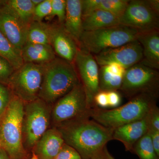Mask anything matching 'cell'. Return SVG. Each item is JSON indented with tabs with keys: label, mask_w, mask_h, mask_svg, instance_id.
<instances>
[{
	"label": "cell",
	"mask_w": 159,
	"mask_h": 159,
	"mask_svg": "<svg viewBox=\"0 0 159 159\" xmlns=\"http://www.w3.org/2000/svg\"><path fill=\"white\" fill-rule=\"evenodd\" d=\"M91 159H116L107 150V146L96 153Z\"/></svg>",
	"instance_id": "cell-37"
},
{
	"label": "cell",
	"mask_w": 159,
	"mask_h": 159,
	"mask_svg": "<svg viewBox=\"0 0 159 159\" xmlns=\"http://www.w3.org/2000/svg\"><path fill=\"white\" fill-rule=\"evenodd\" d=\"M119 23L139 33L159 30V13L151 8L147 1H129L124 13L119 17Z\"/></svg>",
	"instance_id": "cell-10"
},
{
	"label": "cell",
	"mask_w": 159,
	"mask_h": 159,
	"mask_svg": "<svg viewBox=\"0 0 159 159\" xmlns=\"http://www.w3.org/2000/svg\"><path fill=\"white\" fill-rule=\"evenodd\" d=\"M50 113L46 102L39 98L25 107L23 132L28 146H34L48 130Z\"/></svg>",
	"instance_id": "cell-9"
},
{
	"label": "cell",
	"mask_w": 159,
	"mask_h": 159,
	"mask_svg": "<svg viewBox=\"0 0 159 159\" xmlns=\"http://www.w3.org/2000/svg\"><path fill=\"white\" fill-rule=\"evenodd\" d=\"M148 115L140 120L114 129L112 140L122 142L126 151L132 152L134 144L148 133L149 126Z\"/></svg>",
	"instance_id": "cell-15"
},
{
	"label": "cell",
	"mask_w": 159,
	"mask_h": 159,
	"mask_svg": "<svg viewBox=\"0 0 159 159\" xmlns=\"http://www.w3.org/2000/svg\"><path fill=\"white\" fill-rule=\"evenodd\" d=\"M120 25L119 18L108 11L97 9L82 16L84 31H92Z\"/></svg>",
	"instance_id": "cell-20"
},
{
	"label": "cell",
	"mask_w": 159,
	"mask_h": 159,
	"mask_svg": "<svg viewBox=\"0 0 159 159\" xmlns=\"http://www.w3.org/2000/svg\"><path fill=\"white\" fill-rule=\"evenodd\" d=\"M6 2L26 25H29L33 21L35 6L31 0H8Z\"/></svg>",
	"instance_id": "cell-24"
},
{
	"label": "cell",
	"mask_w": 159,
	"mask_h": 159,
	"mask_svg": "<svg viewBox=\"0 0 159 159\" xmlns=\"http://www.w3.org/2000/svg\"><path fill=\"white\" fill-rule=\"evenodd\" d=\"M106 66L110 72L116 75H124L126 70L122 66L117 64H111L110 65Z\"/></svg>",
	"instance_id": "cell-36"
},
{
	"label": "cell",
	"mask_w": 159,
	"mask_h": 159,
	"mask_svg": "<svg viewBox=\"0 0 159 159\" xmlns=\"http://www.w3.org/2000/svg\"><path fill=\"white\" fill-rule=\"evenodd\" d=\"M93 103L94 106L103 109L108 108L109 103L107 92L99 91L94 97Z\"/></svg>",
	"instance_id": "cell-33"
},
{
	"label": "cell",
	"mask_w": 159,
	"mask_h": 159,
	"mask_svg": "<svg viewBox=\"0 0 159 159\" xmlns=\"http://www.w3.org/2000/svg\"><path fill=\"white\" fill-rule=\"evenodd\" d=\"M159 88L157 71L139 63L125 70L119 90L130 99L143 93L158 96Z\"/></svg>",
	"instance_id": "cell-7"
},
{
	"label": "cell",
	"mask_w": 159,
	"mask_h": 159,
	"mask_svg": "<svg viewBox=\"0 0 159 159\" xmlns=\"http://www.w3.org/2000/svg\"><path fill=\"white\" fill-rule=\"evenodd\" d=\"M0 56L7 59L15 70L24 64L20 51L13 47L0 31Z\"/></svg>",
	"instance_id": "cell-22"
},
{
	"label": "cell",
	"mask_w": 159,
	"mask_h": 159,
	"mask_svg": "<svg viewBox=\"0 0 159 159\" xmlns=\"http://www.w3.org/2000/svg\"><path fill=\"white\" fill-rule=\"evenodd\" d=\"M43 66V80L39 98L46 102L57 101L80 82L73 63L56 57Z\"/></svg>",
	"instance_id": "cell-3"
},
{
	"label": "cell",
	"mask_w": 159,
	"mask_h": 159,
	"mask_svg": "<svg viewBox=\"0 0 159 159\" xmlns=\"http://www.w3.org/2000/svg\"><path fill=\"white\" fill-rule=\"evenodd\" d=\"M10 158L7 152L0 147V159H10Z\"/></svg>",
	"instance_id": "cell-39"
},
{
	"label": "cell",
	"mask_w": 159,
	"mask_h": 159,
	"mask_svg": "<svg viewBox=\"0 0 159 159\" xmlns=\"http://www.w3.org/2000/svg\"><path fill=\"white\" fill-rule=\"evenodd\" d=\"M139 32L119 25L92 31H84L79 42V48L91 54H98L106 49L113 48L137 40Z\"/></svg>",
	"instance_id": "cell-5"
},
{
	"label": "cell",
	"mask_w": 159,
	"mask_h": 159,
	"mask_svg": "<svg viewBox=\"0 0 159 159\" xmlns=\"http://www.w3.org/2000/svg\"><path fill=\"white\" fill-rule=\"evenodd\" d=\"M31 159H39V158L37 155L35 153H33V155H32V157L31 158Z\"/></svg>",
	"instance_id": "cell-41"
},
{
	"label": "cell",
	"mask_w": 159,
	"mask_h": 159,
	"mask_svg": "<svg viewBox=\"0 0 159 159\" xmlns=\"http://www.w3.org/2000/svg\"><path fill=\"white\" fill-rule=\"evenodd\" d=\"M64 144L62 135L57 129H48L35 144L36 154L39 159H54Z\"/></svg>",
	"instance_id": "cell-17"
},
{
	"label": "cell",
	"mask_w": 159,
	"mask_h": 159,
	"mask_svg": "<svg viewBox=\"0 0 159 159\" xmlns=\"http://www.w3.org/2000/svg\"><path fill=\"white\" fill-rule=\"evenodd\" d=\"M137 40L142 48L141 63L155 70L159 69V30L139 33Z\"/></svg>",
	"instance_id": "cell-16"
},
{
	"label": "cell",
	"mask_w": 159,
	"mask_h": 159,
	"mask_svg": "<svg viewBox=\"0 0 159 159\" xmlns=\"http://www.w3.org/2000/svg\"><path fill=\"white\" fill-rule=\"evenodd\" d=\"M74 62L85 90L89 105L92 108L94 106V97L99 91L98 64L92 54L80 48Z\"/></svg>",
	"instance_id": "cell-12"
},
{
	"label": "cell",
	"mask_w": 159,
	"mask_h": 159,
	"mask_svg": "<svg viewBox=\"0 0 159 159\" xmlns=\"http://www.w3.org/2000/svg\"><path fill=\"white\" fill-rule=\"evenodd\" d=\"M147 2L151 8L159 13V1L158 0H147Z\"/></svg>",
	"instance_id": "cell-38"
},
{
	"label": "cell",
	"mask_w": 159,
	"mask_h": 159,
	"mask_svg": "<svg viewBox=\"0 0 159 159\" xmlns=\"http://www.w3.org/2000/svg\"><path fill=\"white\" fill-rule=\"evenodd\" d=\"M43 0H31V2L33 3L34 6H36L38 5H39L42 2Z\"/></svg>",
	"instance_id": "cell-40"
},
{
	"label": "cell",
	"mask_w": 159,
	"mask_h": 159,
	"mask_svg": "<svg viewBox=\"0 0 159 159\" xmlns=\"http://www.w3.org/2000/svg\"><path fill=\"white\" fill-rule=\"evenodd\" d=\"M51 25L32 21L29 25L27 43L50 45Z\"/></svg>",
	"instance_id": "cell-21"
},
{
	"label": "cell",
	"mask_w": 159,
	"mask_h": 159,
	"mask_svg": "<svg viewBox=\"0 0 159 159\" xmlns=\"http://www.w3.org/2000/svg\"><path fill=\"white\" fill-rule=\"evenodd\" d=\"M11 93L8 86L0 84V118L9 105L11 98Z\"/></svg>",
	"instance_id": "cell-30"
},
{
	"label": "cell",
	"mask_w": 159,
	"mask_h": 159,
	"mask_svg": "<svg viewBox=\"0 0 159 159\" xmlns=\"http://www.w3.org/2000/svg\"><path fill=\"white\" fill-rule=\"evenodd\" d=\"M132 153L136 154L140 159H159L148 133L134 144Z\"/></svg>",
	"instance_id": "cell-25"
},
{
	"label": "cell",
	"mask_w": 159,
	"mask_h": 159,
	"mask_svg": "<svg viewBox=\"0 0 159 159\" xmlns=\"http://www.w3.org/2000/svg\"><path fill=\"white\" fill-rule=\"evenodd\" d=\"M148 133L150 135L154 148L157 155L159 157V131L148 130Z\"/></svg>",
	"instance_id": "cell-35"
},
{
	"label": "cell",
	"mask_w": 159,
	"mask_h": 159,
	"mask_svg": "<svg viewBox=\"0 0 159 159\" xmlns=\"http://www.w3.org/2000/svg\"><path fill=\"white\" fill-rule=\"evenodd\" d=\"M54 159H82L79 153L73 147L65 143Z\"/></svg>",
	"instance_id": "cell-31"
},
{
	"label": "cell",
	"mask_w": 159,
	"mask_h": 159,
	"mask_svg": "<svg viewBox=\"0 0 159 159\" xmlns=\"http://www.w3.org/2000/svg\"><path fill=\"white\" fill-rule=\"evenodd\" d=\"M24 102L11 97L9 105L0 120V147L10 157L19 158L24 152L22 144Z\"/></svg>",
	"instance_id": "cell-4"
},
{
	"label": "cell",
	"mask_w": 159,
	"mask_h": 159,
	"mask_svg": "<svg viewBox=\"0 0 159 159\" xmlns=\"http://www.w3.org/2000/svg\"><path fill=\"white\" fill-rule=\"evenodd\" d=\"M142 57V46L135 40L120 47L106 49L94 58L101 66L115 63L127 69L141 62Z\"/></svg>",
	"instance_id": "cell-13"
},
{
	"label": "cell",
	"mask_w": 159,
	"mask_h": 159,
	"mask_svg": "<svg viewBox=\"0 0 159 159\" xmlns=\"http://www.w3.org/2000/svg\"><path fill=\"white\" fill-rule=\"evenodd\" d=\"M66 8V0H51V11L49 16H57L60 25H63L65 20Z\"/></svg>",
	"instance_id": "cell-27"
},
{
	"label": "cell",
	"mask_w": 159,
	"mask_h": 159,
	"mask_svg": "<svg viewBox=\"0 0 159 159\" xmlns=\"http://www.w3.org/2000/svg\"><path fill=\"white\" fill-rule=\"evenodd\" d=\"M148 117L149 124L148 130L159 131V109L157 105L151 110L148 114Z\"/></svg>",
	"instance_id": "cell-32"
},
{
	"label": "cell",
	"mask_w": 159,
	"mask_h": 159,
	"mask_svg": "<svg viewBox=\"0 0 159 159\" xmlns=\"http://www.w3.org/2000/svg\"><path fill=\"white\" fill-rule=\"evenodd\" d=\"M50 45L60 58L74 62L79 47L63 25H51Z\"/></svg>",
	"instance_id": "cell-14"
},
{
	"label": "cell",
	"mask_w": 159,
	"mask_h": 159,
	"mask_svg": "<svg viewBox=\"0 0 159 159\" xmlns=\"http://www.w3.org/2000/svg\"><path fill=\"white\" fill-rule=\"evenodd\" d=\"M123 75H114L108 70L106 66H101L99 70V91L107 92L120 89Z\"/></svg>",
	"instance_id": "cell-23"
},
{
	"label": "cell",
	"mask_w": 159,
	"mask_h": 159,
	"mask_svg": "<svg viewBox=\"0 0 159 159\" xmlns=\"http://www.w3.org/2000/svg\"><path fill=\"white\" fill-rule=\"evenodd\" d=\"M43 70V65L24 63L14 71L7 86L14 96L23 102H32L39 98Z\"/></svg>",
	"instance_id": "cell-6"
},
{
	"label": "cell",
	"mask_w": 159,
	"mask_h": 159,
	"mask_svg": "<svg viewBox=\"0 0 159 159\" xmlns=\"http://www.w3.org/2000/svg\"><path fill=\"white\" fill-rule=\"evenodd\" d=\"M24 63L44 65L56 57V54L50 44L26 43L21 51Z\"/></svg>",
	"instance_id": "cell-19"
},
{
	"label": "cell",
	"mask_w": 159,
	"mask_h": 159,
	"mask_svg": "<svg viewBox=\"0 0 159 159\" xmlns=\"http://www.w3.org/2000/svg\"><path fill=\"white\" fill-rule=\"evenodd\" d=\"M158 96L152 94H139L129 99L124 105L111 109L93 107L90 118L107 128L114 129L145 118L157 105Z\"/></svg>",
	"instance_id": "cell-2"
},
{
	"label": "cell",
	"mask_w": 159,
	"mask_h": 159,
	"mask_svg": "<svg viewBox=\"0 0 159 159\" xmlns=\"http://www.w3.org/2000/svg\"><path fill=\"white\" fill-rule=\"evenodd\" d=\"M0 120H1V118H0Z\"/></svg>",
	"instance_id": "cell-42"
},
{
	"label": "cell",
	"mask_w": 159,
	"mask_h": 159,
	"mask_svg": "<svg viewBox=\"0 0 159 159\" xmlns=\"http://www.w3.org/2000/svg\"><path fill=\"white\" fill-rule=\"evenodd\" d=\"M28 27L6 1H0V31L20 52L27 43Z\"/></svg>",
	"instance_id": "cell-11"
},
{
	"label": "cell",
	"mask_w": 159,
	"mask_h": 159,
	"mask_svg": "<svg viewBox=\"0 0 159 159\" xmlns=\"http://www.w3.org/2000/svg\"><path fill=\"white\" fill-rule=\"evenodd\" d=\"M64 28L78 44L83 32L81 0H66Z\"/></svg>",
	"instance_id": "cell-18"
},
{
	"label": "cell",
	"mask_w": 159,
	"mask_h": 159,
	"mask_svg": "<svg viewBox=\"0 0 159 159\" xmlns=\"http://www.w3.org/2000/svg\"><path fill=\"white\" fill-rule=\"evenodd\" d=\"M51 11V0H43L34 7L33 21H42L43 19L49 16Z\"/></svg>",
	"instance_id": "cell-29"
},
{
	"label": "cell",
	"mask_w": 159,
	"mask_h": 159,
	"mask_svg": "<svg viewBox=\"0 0 159 159\" xmlns=\"http://www.w3.org/2000/svg\"><path fill=\"white\" fill-rule=\"evenodd\" d=\"M15 70L11 64L6 58L0 56V84L8 85Z\"/></svg>",
	"instance_id": "cell-28"
},
{
	"label": "cell",
	"mask_w": 159,
	"mask_h": 159,
	"mask_svg": "<svg viewBox=\"0 0 159 159\" xmlns=\"http://www.w3.org/2000/svg\"><path fill=\"white\" fill-rule=\"evenodd\" d=\"M58 126L65 143L77 151L82 159H91L113 140V129L90 117L80 118Z\"/></svg>",
	"instance_id": "cell-1"
},
{
	"label": "cell",
	"mask_w": 159,
	"mask_h": 159,
	"mask_svg": "<svg viewBox=\"0 0 159 159\" xmlns=\"http://www.w3.org/2000/svg\"><path fill=\"white\" fill-rule=\"evenodd\" d=\"M129 2L128 0H99L98 9L108 11L119 18L124 13Z\"/></svg>",
	"instance_id": "cell-26"
},
{
	"label": "cell",
	"mask_w": 159,
	"mask_h": 159,
	"mask_svg": "<svg viewBox=\"0 0 159 159\" xmlns=\"http://www.w3.org/2000/svg\"><path fill=\"white\" fill-rule=\"evenodd\" d=\"M91 109L80 82L57 100L52 111V119L59 125L80 118L90 117Z\"/></svg>",
	"instance_id": "cell-8"
},
{
	"label": "cell",
	"mask_w": 159,
	"mask_h": 159,
	"mask_svg": "<svg viewBox=\"0 0 159 159\" xmlns=\"http://www.w3.org/2000/svg\"><path fill=\"white\" fill-rule=\"evenodd\" d=\"M109 107L114 108L119 106L122 101L121 95L117 91L107 92Z\"/></svg>",
	"instance_id": "cell-34"
}]
</instances>
